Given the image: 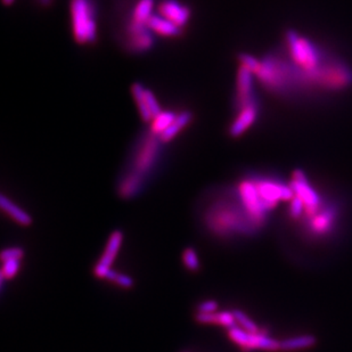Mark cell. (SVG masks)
I'll return each mask as SVG.
<instances>
[{
	"label": "cell",
	"mask_w": 352,
	"mask_h": 352,
	"mask_svg": "<svg viewBox=\"0 0 352 352\" xmlns=\"http://www.w3.org/2000/svg\"><path fill=\"white\" fill-rule=\"evenodd\" d=\"M70 12L74 40L79 45L95 43L98 37V28L93 0H71Z\"/></svg>",
	"instance_id": "6da1fadb"
},
{
	"label": "cell",
	"mask_w": 352,
	"mask_h": 352,
	"mask_svg": "<svg viewBox=\"0 0 352 352\" xmlns=\"http://www.w3.org/2000/svg\"><path fill=\"white\" fill-rule=\"evenodd\" d=\"M161 144L163 143L160 140V137L155 136L151 131L144 135L138 142V145L130 161L129 173H135L145 180L159 163Z\"/></svg>",
	"instance_id": "7a4b0ae2"
},
{
	"label": "cell",
	"mask_w": 352,
	"mask_h": 352,
	"mask_svg": "<svg viewBox=\"0 0 352 352\" xmlns=\"http://www.w3.org/2000/svg\"><path fill=\"white\" fill-rule=\"evenodd\" d=\"M286 43L293 63L303 74H310L322 65L318 48L307 38L299 36L294 31L286 34Z\"/></svg>",
	"instance_id": "3957f363"
},
{
	"label": "cell",
	"mask_w": 352,
	"mask_h": 352,
	"mask_svg": "<svg viewBox=\"0 0 352 352\" xmlns=\"http://www.w3.org/2000/svg\"><path fill=\"white\" fill-rule=\"evenodd\" d=\"M254 76L268 89L282 90L289 82L292 70L277 57L267 56L260 60L259 69Z\"/></svg>",
	"instance_id": "277c9868"
},
{
	"label": "cell",
	"mask_w": 352,
	"mask_h": 352,
	"mask_svg": "<svg viewBox=\"0 0 352 352\" xmlns=\"http://www.w3.org/2000/svg\"><path fill=\"white\" fill-rule=\"evenodd\" d=\"M239 193L250 216L256 218V219L263 218L268 208H267L266 204L261 199V196H260L259 192H258L256 182H253V180L242 182L239 184Z\"/></svg>",
	"instance_id": "5b68a950"
},
{
	"label": "cell",
	"mask_w": 352,
	"mask_h": 352,
	"mask_svg": "<svg viewBox=\"0 0 352 352\" xmlns=\"http://www.w3.org/2000/svg\"><path fill=\"white\" fill-rule=\"evenodd\" d=\"M254 77L256 76L249 69L239 65L237 80H236V110H241L246 105L256 102V94H254Z\"/></svg>",
	"instance_id": "8992f818"
},
{
	"label": "cell",
	"mask_w": 352,
	"mask_h": 352,
	"mask_svg": "<svg viewBox=\"0 0 352 352\" xmlns=\"http://www.w3.org/2000/svg\"><path fill=\"white\" fill-rule=\"evenodd\" d=\"M123 233L121 230H114L111 234L107 241V248L104 250L103 256L100 258V261L97 263L96 266L94 268V274L98 278L105 279L107 274L112 270L114 260L117 259L119 254L120 249L122 245Z\"/></svg>",
	"instance_id": "52a82bcc"
},
{
	"label": "cell",
	"mask_w": 352,
	"mask_h": 352,
	"mask_svg": "<svg viewBox=\"0 0 352 352\" xmlns=\"http://www.w3.org/2000/svg\"><path fill=\"white\" fill-rule=\"evenodd\" d=\"M256 184L258 192L267 208H272L279 201H292L294 197V192L291 186H286L272 180H258Z\"/></svg>",
	"instance_id": "ba28073f"
},
{
	"label": "cell",
	"mask_w": 352,
	"mask_h": 352,
	"mask_svg": "<svg viewBox=\"0 0 352 352\" xmlns=\"http://www.w3.org/2000/svg\"><path fill=\"white\" fill-rule=\"evenodd\" d=\"M289 186L294 192V195L299 196L308 209L316 210L318 208L320 204V197L310 185L302 171L298 170L293 173L292 182Z\"/></svg>",
	"instance_id": "9c48e42d"
},
{
	"label": "cell",
	"mask_w": 352,
	"mask_h": 352,
	"mask_svg": "<svg viewBox=\"0 0 352 352\" xmlns=\"http://www.w3.org/2000/svg\"><path fill=\"white\" fill-rule=\"evenodd\" d=\"M159 13L161 16L176 24L180 29L186 27L192 16L190 8L178 0H163L160 3Z\"/></svg>",
	"instance_id": "30bf717a"
},
{
	"label": "cell",
	"mask_w": 352,
	"mask_h": 352,
	"mask_svg": "<svg viewBox=\"0 0 352 352\" xmlns=\"http://www.w3.org/2000/svg\"><path fill=\"white\" fill-rule=\"evenodd\" d=\"M258 114H259V107L256 102L249 104L237 111V116L230 126V136L234 138L242 136L243 133H246L256 123Z\"/></svg>",
	"instance_id": "8fae6325"
},
{
	"label": "cell",
	"mask_w": 352,
	"mask_h": 352,
	"mask_svg": "<svg viewBox=\"0 0 352 352\" xmlns=\"http://www.w3.org/2000/svg\"><path fill=\"white\" fill-rule=\"evenodd\" d=\"M147 27L153 34H159L161 37L168 38L178 37L179 34H182V30H183L177 27L176 24H173V22H170L169 20H166L161 15H154V14L148 20Z\"/></svg>",
	"instance_id": "7c38bea8"
},
{
	"label": "cell",
	"mask_w": 352,
	"mask_h": 352,
	"mask_svg": "<svg viewBox=\"0 0 352 352\" xmlns=\"http://www.w3.org/2000/svg\"><path fill=\"white\" fill-rule=\"evenodd\" d=\"M0 206L3 212L7 216L10 217L15 223H19L21 226L28 227L32 223V217L29 213L25 212L21 206H17L12 199H8L7 196L1 195L0 197Z\"/></svg>",
	"instance_id": "4fadbf2b"
},
{
	"label": "cell",
	"mask_w": 352,
	"mask_h": 352,
	"mask_svg": "<svg viewBox=\"0 0 352 352\" xmlns=\"http://www.w3.org/2000/svg\"><path fill=\"white\" fill-rule=\"evenodd\" d=\"M126 45L131 53H146L154 46L153 32L148 29L142 34H133L126 37Z\"/></svg>",
	"instance_id": "5bb4252c"
},
{
	"label": "cell",
	"mask_w": 352,
	"mask_h": 352,
	"mask_svg": "<svg viewBox=\"0 0 352 352\" xmlns=\"http://www.w3.org/2000/svg\"><path fill=\"white\" fill-rule=\"evenodd\" d=\"M192 120H193V113L190 111H183L179 114H177L173 124L160 136V140L163 144L169 143L175 137L178 136V133H182L187 126H190Z\"/></svg>",
	"instance_id": "9a60e30c"
},
{
	"label": "cell",
	"mask_w": 352,
	"mask_h": 352,
	"mask_svg": "<svg viewBox=\"0 0 352 352\" xmlns=\"http://www.w3.org/2000/svg\"><path fill=\"white\" fill-rule=\"evenodd\" d=\"M246 349H260L266 351H276L280 349V342L272 339L268 336L258 333H249Z\"/></svg>",
	"instance_id": "2e32d148"
},
{
	"label": "cell",
	"mask_w": 352,
	"mask_h": 352,
	"mask_svg": "<svg viewBox=\"0 0 352 352\" xmlns=\"http://www.w3.org/2000/svg\"><path fill=\"white\" fill-rule=\"evenodd\" d=\"M145 90H146V88L140 82L133 83V87H131V93H133V100L136 102L137 107L140 111V117L145 122H152L153 117H152V113H151L148 105H147Z\"/></svg>",
	"instance_id": "e0dca14e"
},
{
	"label": "cell",
	"mask_w": 352,
	"mask_h": 352,
	"mask_svg": "<svg viewBox=\"0 0 352 352\" xmlns=\"http://www.w3.org/2000/svg\"><path fill=\"white\" fill-rule=\"evenodd\" d=\"M316 339L313 336H301L286 339L280 342V349L284 351H296V350L307 349L315 346Z\"/></svg>",
	"instance_id": "ac0fdd59"
},
{
	"label": "cell",
	"mask_w": 352,
	"mask_h": 352,
	"mask_svg": "<svg viewBox=\"0 0 352 352\" xmlns=\"http://www.w3.org/2000/svg\"><path fill=\"white\" fill-rule=\"evenodd\" d=\"M177 114L171 111H162L157 118H154L153 121L151 122V133H154L155 136H161L176 119Z\"/></svg>",
	"instance_id": "d6986e66"
},
{
	"label": "cell",
	"mask_w": 352,
	"mask_h": 352,
	"mask_svg": "<svg viewBox=\"0 0 352 352\" xmlns=\"http://www.w3.org/2000/svg\"><path fill=\"white\" fill-rule=\"evenodd\" d=\"M233 314L235 316L236 322H237L239 327L245 329L246 332L258 333L259 329H258L256 322H253L252 319L250 318L245 313H243L242 310H234Z\"/></svg>",
	"instance_id": "ffe728a7"
},
{
	"label": "cell",
	"mask_w": 352,
	"mask_h": 352,
	"mask_svg": "<svg viewBox=\"0 0 352 352\" xmlns=\"http://www.w3.org/2000/svg\"><path fill=\"white\" fill-rule=\"evenodd\" d=\"M105 279L114 283V284H117L118 286L122 287V289H129L135 285V282H133V279L131 278L130 276L117 273V272H114L113 270H111L110 272H109Z\"/></svg>",
	"instance_id": "44dd1931"
},
{
	"label": "cell",
	"mask_w": 352,
	"mask_h": 352,
	"mask_svg": "<svg viewBox=\"0 0 352 352\" xmlns=\"http://www.w3.org/2000/svg\"><path fill=\"white\" fill-rule=\"evenodd\" d=\"M183 263L190 272H199L201 268L199 256L193 248H187L183 252Z\"/></svg>",
	"instance_id": "7402d4cb"
},
{
	"label": "cell",
	"mask_w": 352,
	"mask_h": 352,
	"mask_svg": "<svg viewBox=\"0 0 352 352\" xmlns=\"http://www.w3.org/2000/svg\"><path fill=\"white\" fill-rule=\"evenodd\" d=\"M21 268V260H7L3 261V270H1V280L3 279H12L17 275Z\"/></svg>",
	"instance_id": "603a6c76"
},
{
	"label": "cell",
	"mask_w": 352,
	"mask_h": 352,
	"mask_svg": "<svg viewBox=\"0 0 352 352\" xmlns=\"http://www.w3.org/2000/svg\"><path fill=\"white\" fill-rule=\"evenodd\" d=\"M217 325L223 326L225 329H233L237 325L236 322L235 316L230 311H220L218 313V322Z\"/></svg>",
	"instance_id": "cb8c5ba5"
},
{
	"label": "cell",
	"mask_w": 352,
	"mask_h": 352,
	"mask_svg": "<svg viewBox=\"0 0 352 352\" xmlns=\"http://www.w3.org/2000/svg\"><path fill=\"white\" fill-rule=\"evenodd\" d=\"M24 250L19 246L14 248H8V249L3 250L1 252V261H7V260H21L23 258Z\"/></svg>",
	"instance_id": "d4e9b609"
},
{
	"label": "cell",
	"mask_w": 352,
	"mask_h": 352,
	"mask_svg": "<svg viewBox=\"0 0 352 352\" xmlns=\"http://www.w3.org/2000/svg\"><path fill=\"white\" fill-rule=\"evenodd\" d=\"M305 202L300 199L299 196L294 195L292 201H291V206H289V212L293 218H299L302 214L303 209H305Z\"/></svg>",
	"instance_id": "484cf974"
},
{
	"label": "cell",
	"mask_w": 352,
	"mask_h": 352,
	"mask_svg": "<svg viewBox=\"0 0 352 352\" xmlns=\"http://www.w3.org/2000/svg\"><path fill=\"white\" fill-rule=\"evenodd\" d=\"M219 309V303L214 300H206L199 303L197 307V313L199 314H214L218 313Z\"/></svg>",
	"instance_id": "4316f807"
},
{
	"label": "cell",
	"mask_w": 352,
	"mask_h": 352,
	"mask_svg": "<svg viewBox=\"0 0 352 352\" xmlns=\"http://www.w3.org/2000/svg\"><path fill=\"white\" fill-rule=\"evenodd\" d=\"M39 1L43 6H47V5H50L52 3V0H39Z\"/></svg>",
	"instance_id": "83f0119b"
},
{
	"label": "cell",
	"mask_w": 352,
	"mask_h": 352,
	"mask_svg": "<svg viewBox=\"0 0 352 352\" xmlns=\"http://www.w3.org/2000/svg\"><path fill=\"white\" fill-rule=\"evenodd\" d=\"M14 0H3V3L5 5H10V3H13Z\"/></svg>",
	"instance_id": "f1b7e54d"
}]
</instances>
